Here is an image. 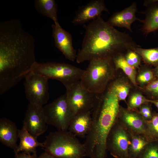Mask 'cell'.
Wrapping results in <instances>:
<instances>
[{
    "instance_id": "6da1fadb",
    "label": "cell",
    "mask_w": 158,
    "mask_h": 158,
    "mask_svg": "<svg viewBox=\"0 0 158 158\" xmlns=\"http://www.w3.org/2000/svg\"><path fill=\"white\" fill-rule=\"evenodd\" d=\"M85 27L82 46L77 54L78 63L96 59H112L122 55V52L140 47L129 35L109 25L101 16Z\"/></svg>"
},
{
    "instance_id": "7a4b0ae2",
    "label": "cell",
    "mask_w": 158,
    "mask_h": 158,
    "mask_svg": "<svg viewBox=\"0 0 158 158\" xmlns=\"http://www.w3.org/2000/svg\"><path fill=\"white\" fill-rule=\"evenodd\" d=\"M116 95L108 88L104 94L97 95L92 110V126L83 143L86 156L106 158L107 138L118 118L120 108Z\"/></svg>"
},
{
    "instance_id": "3957f363",
    "label": "cell",
    "mask_w": 158,
    "mask_h": 158,
    "mask_svg": "<svg viewBox=\"0 0 158 158\" xmlns=\"http://www.w3.org/2000/svg\"><path fill=\"white\" fill-rule=\"evenodd\" d=\"M43 143V149L56 158H83L86 156L84 144L68 130L50 133Z\"/></svg>"
},
{
    "instance_id": "277c9868",
    "label": "cell",
    "mask_w": 158,
    "mask_h": 158,
    "mask_svg": "<svg viewBox=\"0 0 158 158\" xmlns=\"http://www.w3.org/2000/svg\"><path fill=\"white\" fill-rule=\"evenodd\" d=\"M80 80L82 86L96 95L103 92L109 82L114 75L112 59H96L89 61Z\"/></svg>"
},
{
    "instance_id": "5b68a950",
    "label": "cell",
    "mask_w": 158,
    "mask_h": 158,
    "mask_svg": "<svg viewBox=\"0 0 158 158\" xmlns=\"http://www.w3.org/2000/svg\"><path fill=\"white\" fill-rule=\"evenodd\" d=\"M32 71L49 80H58L66 87L80 81L84 70L68 63L49 62L40 63L37 62Z\"/></svg>"
},
{
    "instance_id": "8992f818",
    "label": "cell",
    "mask_w": 158,
    "mask_h": 158,
    "mask_svg": "<svg viewBox=\"0 0 158 158\" xmlns=\"http://www.w3.org/2000/svg\"><path fill=\"white\" fill-rule=\"evenodd\" d=\"M48 125L55 127L58 130L67 131L75 114L68 104L65 93L43 107Z\"/></svg>"
},
{
    "instance_id": "52a82bcc",
    "label": "cell",
    "mask_w": 158,
    "mask_h": 158,
    "mask_svg": "<svg viewBox=\"0 0 158 158\" xmlns=\"http://www.w3.org/2000/svg\"><path fill=\"white\" fill-rule=\"evenodd\" d=\"M24 78V85L27 99L30 104L43 107L49 99V79L32 71Z\"/></svg>"
},
{
    "instance_id": "ba28073f",
    "label": "cell",
    "mask_w": 158,
    "mask_h": 158,
    "mask_svg": "<svg viewBox=\"0 0 158 158\" xmlns=\"http://www.w3.org/2000/svg\"><path fill=\"white\" fill-rule=\"evenodd\" d=\"M65 87L68 104L75 114L92 110L97 95L84 88L80 81Z\"/></svg>"
},
{
    "instance_id": "9c48e42d",
    "label": "cell",
    "mask_w": 158,
    "mask_h": 158,
    "mask_svg": "<svg viewBox=\"0 0 158 158\" xmlns=\"http://www.w3.org/2000/svg\"><path fill=\"white\" fill-rule=\"evenodd\" d=\"M130 139L128 129L117 118L108 135L107 150L115 158H129L128 148Z\"/></svg>"
},
{
    "instance_id": "30bf717a",
    "label": "cell",
    "mask_w": 158,
    "mask_h": 158,
    "mask_svg": "<svg viewBox=\"0 0 158 158\" xmlns=\"http://www.w3.org/2000/svg\"><path fill=\"white\" fill-rule=\"evenodd\" d=\"M48 125L43 107L29 103L23 121V127L37 138L46 131Z\"/></svg>"
},
{
    "instance_id": "8fae6325",
    "label": "cell",
    "mask_w": 158,
    "mask_h": 158,
    "mask_svg": "<svg viewBox=\"0 0 158 158\" xmlns=\"http://www.w3.org/2000/svg\"><path fill=\"white\" fill-rule=\"evenodd\" d=\"M118 118L128 130L144 135L149 141L147 121L138 111L120 107Z\"/></svg>"
},
{
    "instance_id": "7c38bea8",
    "label": "cell",
    "mask_w": 158,
    "mask_h": 158,
    "mask_svg": "<svg viewBox=\"0 0 158 158\" xmlns=\"http://www.w3.org/2000/svg\"><path fill=\"white\" fill-rule=\"evenodd\" d=\"M51 27L55 46L66 58L74 61L76 59L77 54L73 47L71 35L61 27L59 22L52 24Z\"/></svg>"
},
{
    "instance_id": "4fadbf2b",
    "label": "cell",
    "mask_w": 158,
    "mask_h": 158,
    "mask_svg": "<svg viewBox=\"0 0 158 158\" xmlns=\"http://www.w3.org/2000/svg\"><path fill=\"white\" fill-rule=\"evenodd\" d=\"M103 11L109 12L103 0L91 1L79 8L72 22L75 25L85 23L100 16Z\"/></svg>"
},
{
    "instance_id": "5bb4252c",
    "label": "cell",
    "mask_w": 158,
    "mask_h": 158,
    "mask_svg": "<svg viewBox=\"0 0 158 158\" xmlns=\"http://www.w3.org/2000/svg\"><path fill=\"white\" fill-rule=\"evenodd\" d=\"M137 10L136 4L133 3L123 10L114 13L107 22L113 27L125 28L132 32L131 25L133 22L136 20L143 22L136 17Z\"/></svg>"
},
{
    "instance_id": "9a60e30c",
    "label": "cell",
    "mask_w": 158,
    "mask_h": 158,
    "mask_svg": "<svg viewBox=\"0 0 158 158\" xmlns=\"http://www.w3.org/2000/svg\"><path fill=\"white\" fill-rule=\"evenodd\" d=\"M18 130L16 124L11 120L4 117L0 119V141L14 152L18 146Z\"/></svg>"
},
{
    "instance_id": "2e32d148",
    "label": "cell",
    "mask_w": 158,
    "mask_h": 158,
    "mask_svg": "<svg viewBox=\"0 0 158 158\" xmlns=\"http://www.w3.org/2000/svg\"><path fill=\"white\" fill-rule=\"evenodd\" d=\"M92 124L90 111L77 114L71 121L68 131L76 136L84 138L90 130Z\"/></svg>"
},
{
    "instance_id": "e0dca14e",
    "label": "cell",
    "mask_w": 158,
    "mask_h": 158,
    "mask_svg": "<svg viewBox=\"0 0 158 158\" xmlns=\"http://www.w3.org/2000/svg\"><path fill=\"white\" fill-rule=\"evenodd\" d=\"M147 9L145 12V18L141 30L147 35L158 30V0L145 1Z\"/></svg>"
},
{
    "instance_id": "ac0fdd59",
    "label": "cell",
    "mask_w": 158,
    "mask_h": 158,
    "mask_svg": "<svg viewBox=\"0 0 158 158\" xmlns=\"http://www.w3.org/2000/svg\"><path fill=\"white\" fill-rule=\"evenodd\" d=\"M20 142L15 154L22 152L28 154H37L36 148L40 147L43 148V142L38 141L37 138L30 134L24 128L18 130Z\"/></svg>"
},
{
    "instance_id": "d6986e66",
    "label": "cell",
    "mask_w": 158,
    "mask_h": 158,
    "mask_svg": "<svg viewBox=\"0 0 158 158\" xmlns=\"http://www.w3.org/2000/svg\"><path fill=\"white\" fill-rule=\"evenodd\" d=\"M128 130L130 135L128 148L129 158H138L150 142L144 135Z\"/></svg>"
},
{
    "instance_id": "ffe728a7",
    "label": "cell",
    "mask_w": 158,
    "mask_h": 158,
    "mask_svg": "<svg viewBox=\"0 0 158 158\" xmlns=\"http://www.w3.org/2000/svg\"><path fill=\"white\" fill-rule=\"evenodd\" d=\"M35 5L39 13L51 19L54 23L58 22L57 4L55 0H36Z\"/></svg>"
},
{
    "instance_id": "44dd1931",
    "label": "cell",
    "mask_w": 158,
    "mask_h": 158,
    "mask_svg": "<svg viewBox=\"0 0 158 158\" xmlns=\"http://www.w3.org/2000/svg\"><path fill=\"white\" fill-rule=\"evenodd\" d=\"M116 69H121L129 77L132 83L136 85V72L135 68L129 65L123 55H119L112 58Z\"/></svg>"
},
{
    "instance_id": "7402d4cb",
    "label": "cell",
    "mask_w": 158,
    "mask_h": 158,
    "mask_svg": "<svg viewBox=\"0 0 158 158\" xmlns=\"http://www.w3.org/2000/svg\"><path fill=\"white\" fill-rule=\"evenodd\" d=\"M137 47L134 51L138 53L147 63L149 64H158V47L149 49H144Z\"/></svg>"
},
{
    "instance_id": "603a6c76",
    "label": "cell",
    "mask_w": 158,
    "mask_h": 158,
    "mask_svg": "<svg viewBox=\"0 0 158 158\" xmlns=\"http://www.w3.org/2000/svg\"><path fill=\"white\" fill-rule=\"evenodd\" d=\"M108 88L116 95L119 101H125L129 91L128 85L116 80L111 83Z\"/></svg>"
},
{
    "instance_id": "cb8c5ba5",
    "label": "cell",
    "mask_w": 158,
    "mask_h": 158,
    "mask_svg": "<svg viewBox=\"0 0 158 158\" xmlns=\"http://www.w3.org/2000/svg\"><path fill=\"white\" fill-rule=\"evenodd\" d=\"M146 121L149 141H158V113L153 112L151 119Z\"/></svg>"
},
{
    "instance_id": "d4e9b609",
    "label": "cell",
    "mask_w": 158,
    "mask_h": 158,
    "mask_svg": "<svg viewBox=\"0 0 158 158\" xmlns=\"http://www.w3.org/2000/svg\"><path fill=\"white\" fill-rule=\"evenodd\" d=\"M150 100L146 99L141 94L134 93L131 96L128 101V109L131 110H134L138 108H139L142 105L149 103Z\"/></svg>"
},
{
    "instance_id": "484cf974",
    "label": "cell",
    "mask_w": 158,
    "mask_h": 158,
    "mask_svg": "<svg viewBox=\"0 0 158 158\" xmlns=\"http://www.w3.org/2000/svg\"><path fill=\"white\" fill-rule=\"evenodd\" d=\"M138 158H158V141L150 142Z\"/></svg>"
},
{
    "instance_id": "4316f807",
    "label": "cell",
    "mask_w": 158,
    "mask_h": 158,
    "mask_svg": "<svg viewBox=\"0 0 158 158\" xmlns=\"http://www.w3.org/2000/svg\"><path fill=\"white\" fill-rule=\"evenodd\" d=\"M127 63L135 68L138 67L140 62L139 55L133 50L128 51L125 56Z\"/></svg>"
},
{
    "instance_id": "83f0119b",
    "label": "cell",
    "mask_w": 158,
    "mask_h": 158,
    "mask_svg": "<svg viewBox=\"0 0 158 158\" xmlns=\"http://www.w3.org/2000/svg\"><path fill=\"white\" fill-rule=\"evenodd\" d=\"M149 103L144 104L139 107V113L146 121L151 119L152 117L153 112Z\"/></svg>"
},
{
    "instance_id": "f1b7e54d",
    "label": "cell",
    "mask_w": 158,
    "mask_h": 158,
    "mask_svg": "<svg viewBox=\"0 0 158 158\" xmlns=\"http://www.w3.org/2000/svg\"><path fill=\"white\" fill-rule=\"evenodd\" d=\"M146 89L152 95L153 100H158V80L150 82L147 86Z\"/></svg>"
},
{
    "instance_id": "f546056e",
    "label": "cell",
    "mask_w": 158,
    "mask_h": 158,
    "mask_svg": "<svg viewBox=\"0 0 158 158\" xmlns=\"http://www.w3.org/2000/svg\"><path fill=\"white\" fill-rule=\"evenodd\" d=\"M154 74L150 70H147L140 74L138 76L137 80L142 83L150 82L153 79Z\"/></svg>"
},
{
    "instance_id": "4dcf8cb0",
    "label": "cell",
    "mask_w": 158,
    "mask_h": 158,
    "mask_svg": "<svg viewBox=\"0 0 158 158\" xmlns=\"http://www.w3.org/2000/svg\"><path fill=\"white\" fill-rule=\"evenodd\" d=\"M37 154H28L24 152L15 154V158H38Z\"/></svg>"
},
{
    "instance_id": "1f68e13d",
    "label": "cell",
    "mask_w": 158,
    "mask_h": 158,
    "mask_svg": "<svg viewBox=\"0 0 158 158\" xmlns=\"http://www.w3.org/2000/svg\"><path fill=\"white\" fill-rule=\"evenodd\" d=\"M38 158H56L48 152L45 151L42 153Z\"/></svg>"
},
{
    "instance_id": "d6a6232c",
    "label": "cell",
    "mask_w": 158,
    "mask_h": 158,
    "mask_svg": "<svg viewBox=\"0 0 158 158\" xmlns=\"http://www.w3.org/2000/svg\"><path fill=\"white\" fill-rule=\"evenodd\" d=\"M150 102L153 104L158 109V100H150Z\"/></svg>"
},
{
    "instance_id": "836d02e7",
    "label": "cell",
    "mask_w": 158,
    "mask_h": 158,
    "mask_svg": "<svg viewBox=\"0 0 158 158\" xmlns=\"http://www.w3.org/2000/svg\"><path fill=\"white\" fill-rule=\"evenodd\" d=\"M154 74L155 75L158 77V64L157 65V67L155 69Z\"/></svg>"
}]
</instances>
